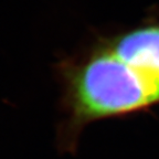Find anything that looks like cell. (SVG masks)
<instances>
[{
	"label": "cell",
	"instance_id": "cell-1",
	"mask_svg": "<svg viewBox=\"0 0 159 159\" xmlns=\"http://www.w3.org/2000/svg\"><path fill=\"white\" fill-rule=\"evenodd\" d=\"M71 104L79 120L132 113L159 103V81L130 66L108 50L73 71Z\"/></svg>",
	"mask_w": 159,
	"mask_h": 159
},
{
	"label": "cell",
	"instance_id": "cell-2",
	"mask_svg": "<svg viewBox=\"0 0 159 159\" xmlns=\"http://www.w3.org/2000/svg\"><path fill=\"white\" fill-rule=\"evenodd\" d=\"M109 50L130 66L159 81V25L133 30L119 37Z\"/></svg>",
	"mask_w": 159,
	"mask_h": 159
}]
</instances>
